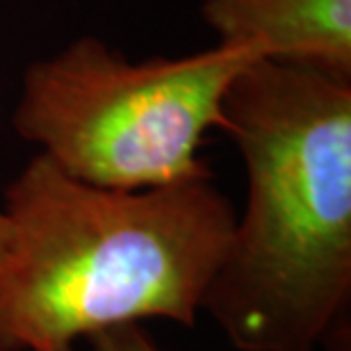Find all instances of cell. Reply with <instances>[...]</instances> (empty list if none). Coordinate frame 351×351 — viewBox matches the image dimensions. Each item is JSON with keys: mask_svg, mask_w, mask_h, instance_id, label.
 Here are the masks:
<instances>
[{"mask_svg": "<svg viewBox=\"0 0 351 351\" xmlns=\"http://www.w3.org/2000/svg\"><path fill=\"white\" fill-rule=\"evenodd\" d=\"M219 128L240 149L247 201L203 313L237 351H317L351 299V85L256 60Z\"/></svg>", "mask_w": 351, "mask_h": 351, "instance_id": "1", "label": "cell"}, {"mask_svg": "<svg viewBox=\"0 0 351 351\" xmlns=\"http://www.w3.org/2000/svg\"><path fill=\"white\" fill-rule=\"evenodd\" d=\"M0 351H75L144 319L194 326L235 226L213 176L149 189L82 182L34 156L5 192Z\"/></svg>", "mask_w": 351, "mask_h": 351, "instance_id": "2", "label": "cell"}, {"mask_svg": "<svg viewBox=\"0 0 351 351\" xmlns=\"http://www.w3.org/2000/svg\"><path fill=\"white\" fill-rule=\"evenodd\" d=\"M256 60V48L219 44L130 64L85 37L27 71L14 125L62 171L96 187L206 178L203 135L221 125L226 89Z\"/></svg>", "mask_w": 351, "mask_h": 351, "instance_id": "3", "label": "cell"}, {"mask_svg": "<svg viewBox=\"0 0 351 351\" xmlns=\"http://www.w3.org/2000/svg\"><path fill=\"white\" fill-rule=\"evenodd\" d=\"M206 19L221 44L265 60L351 71V0H208Z\"/></svg>", "mask_w": 351, "mask_h": 351, "instance_id": "4", "label": "cell"}, {"mask_svg": "<svg viewBox=\"0 0 351 351\" xmlns=\"http://www.w3.org/2000/svg\"><path fill=\"white\" fill-rule=\"evenodd\" d=\"M87 342H89V351H169L160 347L137 324L108 328V331L91 335Z\"/></svg>", "mask_w": 351, "mask_h": 351, "instance_id": "5", "label": "cell"}, {"mask_svg": "<svg viewBox=\"0 0 351 351\" xmlns=\"http://www.w3.org/2000/svg\"><path fill=\"white\" fill-rule=\"evenodd\" d=\"M349 311L342 313L338 319L333 322L331 328L326 331L324 340L319 342L317 349L326 351H349Z\"/></svg>", "mask_w": 351, "mask_h": 351, "instance_id": "6", "label": "cell"}, {"mask_svg": "<svg viewBox=\"0 0 351 351\" xmlns=\"http://www.w3.org/2000/svg\"><path fill=\"white\" fill-rule=\"evenodd\" d=\"M10 249H12V223L7 219L5 213H0V269H3L7 263Z\"/></svg>", "mask_w": 351, "mask_h": 351, "instance_id": "7", "label": "cell"}]
</instances>
